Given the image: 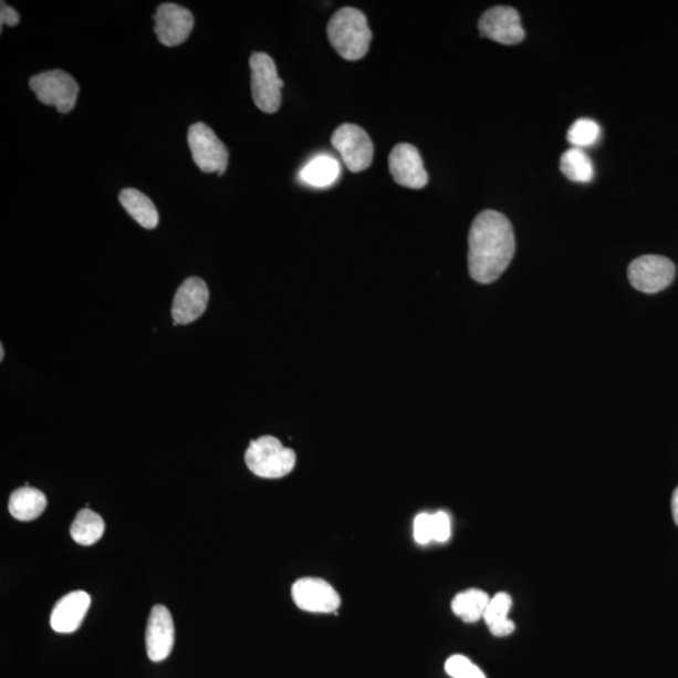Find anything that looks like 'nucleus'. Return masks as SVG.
I'll list each match as a JSON object with an SVG mask.
<instances>
[{"mask_svg":"<svg viewBox=\"0 0 678 678\" xmlns=\"http://www.w3.org/2000/svg\"><path fill=\"white\" fill-rule=\"evenodd\" d=\"M515 254L512 225L503 213L486 210L472 221L469 233V273L473 281L490 284L507 271Z\"/></svg>","mask_w":678,"mask_h":678,"instance_id":"obj_1","label":"nucleus"},{"mask_svg":"<svg viewBox=\"0 0 678 678\" xmlns=\"http://www.w3.org/2000/svg\"><path fill=\"white\" fill-rule=\"evenodd\" d=\"M327 34L333 49L347 61L364 59L373 40L366 15L352 7L334 13L327 25Z\"/></svg>","mask_w":678,"mask_h":678,"instance_id":"obj_2","label":"nucleus"},{"mask_svg":"<svg viewBox=\"0 0 678 678\" xmlns=\"http://www.w3.org/2000/svg\"><path fill=\"white\" fill-rule=\"evenodd\" d=\"M295 453L273 436H262L250 442L246 463L254 476L263 479H281L295 467Z\"/></svg>","mask_w":678,"mask_h":678,"instance_id":"obj_3","label":"nucleus"},{"mask_svg":"<svg viewBox=\"0 0 678 678\" xmlns=\"http://www.w3.org/2000/svg\"><path fill=\"white\" fill-rule=\"evenodd\" d=\"M252 71V94L255 106L265 114H275L282 105L283 80L278 76L274 60L255 52L249 61Z\"/></svg>","mask_w":678,"mask_h":678,"instance_id":"obj_4","label":"nucleus"},{"mask_svg":"<svg viewBox=\"0 0 678 678\" xmlns=\"http://www.w3.org/2000/svg\"><path fill=\"white\" fill-rule=\"evenodd\" d=\"M30 86L42 104L58 108L61 114H69L76 106L80 86L67 72H42L31 79Z\"/></svg>","mask_w":678,"mask_h":678,"instance_id":"obj_5","label":"nucleus"},{"mask_svg":"<svg viewBox=\"0 0 678 678\" xmlns=\"http://www.w3.org/2000/svg\"><path fill=\"white\" fill-rule=\"evenodd\" d=\"M188 142L194 163L202 173H217L219 176L228 169V148L212 128L206 124H194L189 128Z\"/></svg>","mask_w":678,"mask_h":678,"instance_id":"obj_6","label":"nucleus"},{"mask_svg":"<svg viewBox=\"0 0 678 678\" xmlns=\"http://www.w3.org/2000/svg\"><path fill=\"white\" fill-rule=\"evenodd\" d=\"M331 143L350 171H365L373 164L375 147L364 128L343 124L333 133Z\"/></svg>","mask_w":678,"mask_h":678,"instance_id":"obj_7","label":"nucleus"},{"mask_svg":"<svg viewBox=\"0 0 678 678\" xmlns=\"http://www.w3.org/2000/svg\"><path fill=\"white\" fill-rule=\"evenodd\" d=\"M676 275L675 264L661 255H644L628 267V281L637 291L654 294L666 290Z\"/></svg>","mask_w":678,"mask_h":678,"instance_id":"obj_8","label":"nucleus"},{"mask_svg":"<svg viewBox=\"0 0 678 678\" xmlns=\"http://www.w3.org/2000/svg\"><path fill=\"white\" fill-rule=\"evenodd\" d=\"M482 36L505 45H514L524 41L525 32L517 9L507 6L492 7L479 21Z\"/></svg>","mask_w":678,"mask_h":678,"instance_id":"obj_9","label":"nucleus"},{"mask_svg":"<svg viewBox=\"0 0 678 678\" xmlns=\"http://www.w3.org/2000/svg\"><path fill=\"white\" fill-rule=\"evenodd\" d=\"M154 20L157 39L166 48L187 42L195 23L189 9L175 3H164L157 8Z\"/></svg>","mask_w":678,"mask_h":678,"instance_id":"obj_10","label":"nucleus"},{"mask_svg":"<svg viewBox=\"0 0 678 678\" xmlns=\"http://www.w3.org/2000/svg\"><path fill=\"white\" fill-rule=\"evenodd\" d=\"M389 171L399 187L419 190L429 182L419 150L410 144L394 147L388 157Z\"/></svg>","mask_w":678,"mask_h":678,"instance_id":"obj_11","label":"nucleus"},{"mask_svg":"<svg viewBox=\"0 0 678 678\" xmlns=\"http://www.w3.org/2000/svg\"><path fill=\"white\" fill-rule=\"evenodd\" d=\"M295 606L311 613H332L341 606V597L332 585L320 578H302L292 587Z\"/></svg>","mask_w":678,"mask_h":678,"instance_id":"obj_12","label":"nucleus"},{"mask_svg":"<svg viewBox=\"0 0 678 678\" xmlns=\"http://www.w3.org/2000/svg\"><path fill=\"white\" fill-rule=\"evenodd\" d=\"M209 288L198 277H190L179 286L173 302L174 324H190L207 311Z\"/></svg>","mask_w":678,"mask_h":678,"instance_id":"obj_13","label":"nucleus"},{"mask_svg":"<svg viewBox=\"0 0 678 678\" xmlns=\"http://www.w3.org/2000/svg\"><path fill=\"white\" fill-rule=\"evenodd\" d=\"M175 644V627L169 609L157 605L152 609L146 628V649L153 663L170 656Z\"/></svg>","mask_w":678,"mask_h":678,"instance_id":"obj_14","label":"nucleus"},{"mask_svg":"<svg viewBox=\"0 0 678 678\" xmlns=\"http://www.w3.org/2000/svg\"><path fill=\"white\" fill-rule=\"evenodd\" d=\"M91 606L90 594L74 591L62 597L52 611L51 627L59 634H73L82 625Z\"/></svg>","mask_w":678,"mask_h":678,"instance_id":"obj_15","label":"nucleus"},{"mask_svg":"<svg viewBox=\"0 0 678 678\" xmlns=\"http://www.w3.org/2000/svg\"><path fill=\"white\" fill-rule=\"evenodd\" d=\"M9 513L21 522H31L42 515L48 508V498L39 489L23 487L12 492L9 498Z\"/></svg>","mask_w":678,"mask_h":678,"instance_id":"obj_16","label":"nucleus"},{"mask_svg":"<svg viewBox=\"0 0 678 678\" xmlns=\"http://www.w3.org/2000/svg\"><path fill=\"white\" fill-rule=\"evenodd\" d=\"M121 206L143 228L152 230L159 226V211L145 194L136 189H125L119 194Z\"/></svg>","mask_w":678,"mask_h":678,"instance_id":"obj_17","label":"nucleus"},{"mask_svg":"<svg viewBox=\"0 0 678 678\" xmlns=\"http://www.w3.org/2000/svg\"><path fill=\"white\" fill-rule=\"evenodd\" d=\"M341 165L328 155L315 156L300 173V179L312 188H328L337 181Z\"/></svg>","mask_w":678,"mask_h":678,"instance_id":"obj_18","label":"nucleus"},{"mask_svg":"<svg viewBox=\"0 0 678 678\" xmlns=\"http://www.w3.org/2000/svg\"><path fill=\"white\" fill-rule=\"evenodd\" d=\"M512 607L513 599L505 592H500L496 594L494 597L490 598L484 620L492 636L507 637L513 634L515 625L514 622L508 617Z\"/></svg>","mask_w":678,"mask_h":678,"instance_id":"obj_19","label":"nucleus"},{"mask_svg":"<svg viewBox=\"0 0 678 678\" xmlns=\"http://www.w3.org/2000/svg\"><path fill=\"white\" fill-rule=\"evenodd\" d=\"M105 533V522L91 509H82L71 525V536L80 545H94Z\"/></svg>","mask_w":678,"mask_h":678,"instance_id":"obj_20","label":"nucleus"},{"mask_svg":"<svg viewBox=\"0 0 678 678\" xmlns=\"http://www.w3.org/2000/svg\"><path fill=\"white\" fill-rule=\"evenodd\" d=\"M490 597L484 591L468 590L458 594L451 602V609L462 620L472 624L484 618Z\"/></svg>","mask_w":678,"mask_h":678,"instance_id":"obj_21","label":"nucleus"},{"mask_svg":"<svg viewBox=\"0 0 678 678\" xmlns=\"http://www.w3.org/2000/svg\"><path fill=\"white\" fill-rule=\"evenodd\" d=\"M561 171L574 182H590L594 178V166L583 148L572 147L561 157Z\"/></svg>","mask_w":678,"mask_h":678,"instance_id":"obj_22","label":"nucleus"},{"mask_svg":"<svg viewBox=\"0 0 678 678\" xmlns=\"http://www.w3.org/2000/svg\"><path fill=\"white\" fill-rule=\"evenodd\" d=\"M601 137V127L596 121L580 118L571 126L569 142L573 147L584 148L596 144Z\"/></svg>","mask_w":678,"mask_h":678,"instance_id":"obj_23","label":"nucleus"},{"mask_svg":"<svg viewBox=\"0 0 678 678\" xmlns=\"http://www.w3.org/2000/svg\"><path fill=\"white\" fill-rule=\"evenodd\" d=\"M445 670L452 678H487L477 665L461 655L451 656L445 664Z\"/></svg>","mask_w":678,"mask_h":678,"instance_id":"obj_24","label":"nucleus"},{"mask_svg":"<svg viewBox=\"0 0 678 678\" xmlns=\"http://www.w3.org/2000/svg\"><path fill=\"white\" fill-rule=\"evenodd\" d=\"M432 541L445 543L451 536V520L445 512L431 514Z\"/></svg>","mask_w":678,"mask_h":678,"instance_id":"obj_25","label":"nucleus"},{"mask_svg":"<svg viewBox=\"0 0 678 678\" xmlns=\"http://www.w3.org/2000/svg\"><path fill=\"white\" fill-rule=\"evenodd\" d=\"M415 541L419 544H429L431 536V514L423 513L417 515L414 523Z\"/></svg>","mask_w":678,"mask_h":678,"instance_id":"obj_26","label":"nucleus"},{"mask_svg":"<svg viewBox=\"0 0 678 678\" xmlns=\"http://www.w3.org/2000/svg\"><path fill=\"white\" fill-rule=\"evenodd\" d=\"M20 21V14H18L15 9L2 2V7H0V24H2V28L4 24L15 27Z\"/></svg>","mask_w":678,"mask_h":678,"instance_id":"obj_27","label":"nucleus"},{"mask_svg":"<svg viewBox=\"0 0 678 678\" xmlns=\"http://www.w3.org/2000/svg\"><path fill=\"white\" fill-rule=\"evenodd\" d=\"M671 508H672V517H674L675 523L678 525V487L674 491Z\"/></svg>","mask_w":678,"mask_h":678,"instance_id":"obj_28","label":"nucleus"},{"mask_svg":"<svg viewBox=\"0 0 678 678\" xmlns=\"http://www.w3.org/2000/svg\"><path fill=\"white\" fill-rule=\"evenodd\" d=\"M3 358H4V347L2 345L0 346V361H3Z\"/></svg>","mask_w":678,"mask_h":678,"instance_id":"obj_29","label":"nucleus"}]
</instances>
